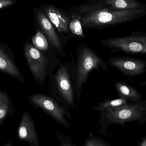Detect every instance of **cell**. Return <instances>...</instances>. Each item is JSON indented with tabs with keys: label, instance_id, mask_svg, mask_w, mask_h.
I'll use <instances>...</instances> for the list:
<instances>
[{
	"label": "cell",
	"instance_id": "obj_1",
	"mask_svg": "<svg viewBox=\"0 0 146 146\" xmlns=\"http://www.w3.org/2000/svg\"><path fill=\"white\" fill-rule=\"evenodd\" d=\"M71 76L75 95L80 100L83 86L86 83L90 72L93 70L108 72V65L90 47L84 44L79 45L76 57L73 55L70 62Z\"/></svg>",
	"mask_w": 146,
	"mask_h": 146
},
{
	"label": "cell",
	"instance_id": "obj_2",
	"mask_svg": "<svg viewBox=\"0 0 146 146\" xmlns=\"http://www.w3.org/2000/svg\"><path fill=\"white\" fill-rule=\"evenodd\" d=\"M24 55L34 80L41 86L54 73L60 60L55 51L44 52L35 48L28 40L23 45Z\"/></svg>",
	"mask_w": 146,
	"mask_h": 146
},
{
	"label": "cell",
	"instance_id": "obj_3",
	"mask_svg": "<svg viewBox=\"0 0 146 146\" xmlns=\"http://www.w3.org/2000/svg\"><path fill=\"white\" fill-rule=\"evenodd\" d=\"M146 15V8L132 10H114L105 7L80 15L83 28L97 29L132 21Z\"/></svg>",
	"mask_w": 146,
	"mask_h": 146
},
{
	"label": "cell",
	"instance_id": "obj_4",
	"mask_svg": "<svg viewBox=\"0 0 146 146\" xmlns=\"http://www.w3.org/2000/svg\"><path fill=\"white\" fill-rule=\"evenodd\" d=\"M48 78L50 97L67 109H73L75 104L70 62L61 63L55 73Z\"/></svg>",
	"mask_w": 146,
	"mask_h": 146
},
{
	"label": "cell",
	"instance_id": "obj_5",
	"mask_svg": "<svg viewBox=\"0 0 146 146\" xmlns=\"http://www.w3.org/2000/svg\"><path fill=\"white\" fill-rule=\"evenodd\" d=\"M146 108L141 104L124 105L118 108L109 109L100 112L98 131L102 134L106 135V129L112 123L122 124L133 121L140 118Z\"/></svg>",
	"mask_w": 146,
	"mask_h": 146
},
{
	"label": "cell",
	"instance_id": "obj_6",
	"mask_svg": "<svg viewBox=\"0 0 146 146\" xmlns=\"http://www.w3.org/2000/svg\"><path fill=\"white\" fill-rule=\"evenodd\" d=\"M28 100L34 108L41 109L50 116L56 122L66 128H68L70 123L66 118L72 120L71 112L50 96L41 93L28 96Z\"/></svg>",
	"mask_w": 146,
	"mask_h": 146
},
{
	"label": "cell",
	"instance_id": "obj_7",
	"mask_svg": "<svg viewBox=\"0 0 146 146\" xmlns=\"http://www.w3.org/2000/svg\"><path fill=\"white\" fill-rule=\"evenodd\" d=\"M103 46L127 54H146V35H135L102 39Z\"/></svg>",
	"mask_w": 146,
	"mask_h": 146
},
{
	"label": "cell",
	"instance_id": "obj_8",
	"mask_svg": "<svg viewBox=\"0 0 146 146\" xmlns=\"http://www.w3.org/2000/svg\"><path fill=\"white\" fill-rule=\"evenodd\" d=\"M34 13L36 29L45 36L51 48L58 55L66 57L64 42L57 33L56 28L40 7L34 8Z\"/></svg>",
	"mask_w": 146,
	"mask_h": 146
},
{
	"label": "cell",
	"instance_id": "obj_9",
	"mask_svg": "<svg viewBox=\"0 0 146 146\" xmlns=\"http://www.w3.org/2000/svg\"><path fill=\"white\" fill-rule=\"evenodd\" d=\"M106 63L129 77L141 75L146 69V61L133 57H110Z\"/></svg>",
	"mask_w": 146,
	"mask_h": 146
},
{
	"label": "cell",
	"instance_id": "obj_10",
	"mask_svg": "<svg viewBox=\"0 0 146 146\" xmlns=\"http://www.w3.org/2000/svg\"><path fill=\"white\" fill-rule=\"evenodd\" d=\"M0 72L18 80L21 83H25L23 75L17 67L11 48L0 41Z\"/></svg>",
	"mask_w": 146,
	"mask_h": 146
},
{
	"label": "cell",
	"instance_id": "obj_11",
	"mask_svg": "<svg viewBox=\"0 0 146 146\" xmlns=\"http://www.w3.org/2000/svg\"><path fill=\"white\" fill-rule=\"evenodd\" d=\"M18 138L30 146H40L35 122L28 111L22 115L17 129Z\"/></svg>",
	"mask_w": 146,
	"mask_h": 146
},
{
	"label": "cell",
	"instance_id": "obj_12",
	"mask_svg": "<svg viewBox=\"0 0 146 146\" xmlns=\"http://www.w3.org/2000/svg\"><path fill=\"white\" fill-rule=\"evenodd\" d=\"M40 7L59 32L69 35L68 13H65L54 5L42 4Z\"/></svg>",
	"mask_w": 146,
	"mask_h": 146
},
{
	"label": "cell",
	"instance_id": "obj_13",
	"mask_svg": "<svg viewBox=\"0 0 146 146\" xmlns=\"http://www.w3.org/2000/svg\"><path fill=\"white\" fill-rule=\"evenodd\" d=\"M106 7L114 10H132L145 8L146 4L134 0H104Z\"/></svg>",
	"mask_w": 146,
	"mask_h": 146
},
{
	"label": "cell",
	"instance_id": "obj_14",
	"mask_svg": "<svg viewBox=\"0 0 146 146\" xmlns=\"http://www.w3.org/2000/svg\"><path fill=\"white\" fill-rule=\"evenodd\" d=\"M14 112L13 102L8 93L0 89V127L7 118L13 116Z\"/></svg>",
	"mask_w": 146,
	"mask_h": 146
},
{
	"label": "cell",
	"instance_id": "obj_15",
	"mask_svg": "<svg viewBox=\"0 0 146 146\" xmlns=\"http://www.w3.org/2000/svg\"><path fill=\"white\" fill-rule=\"evenodd\" d=\"M115 88L120 97L127 100L135 101L141 97V95L135 88L125 83L115 81Z\"/></svg>",
	"mask_w": 146,
	"mask_h": 146
},
{
	"label": "cell",
	"instance_id": "obj_16",
	"mask_svg": "<svg viewBox=\"0 0 146 146\" xmlns=\"http://www.w3.org/2000/svg\"><path fill=\"white\" fill-rule=\"evenodd\" d=\"M69 21L68 31L69 35L72 34L76 38L83 39L85 37L83 27L80 20V15L71 11L68 12Z\"/></svg>",
	"mask_w": 146,
	"mask_h": 146
},
{
	"label": "cell",
	"instance_id": "obj_17",
	"mask_svg": "<svg viewBox=\"0 0 146 146\" xmlns=\"http://www.w3.org/2000/svg\"><path fill=\"white\" fill-rule=\"evenodd\" d=\"M104 0L92 1L80 6H71V11L80 15H83L89 13L95 12L105 7Z\"/></svg>",
	"mask_w": 146,
	"mask_h": 146
},
{
	"label": "cell",
	"instance_id": "obj_18",
	"mask_svg": "<svg viewBox=\"0 0 146 146\" xmlns=\"http://www.w3.org/2000/svg\"><path fill=\"white\" fill-rule=\"evenodd\" d=\"M31 42L33 46L40 51L44 52L55 51L51 48L45 36L38 29H36V34L32 37Z\"/></svg>",
	"mask_w": 146,
	"mask_h": 146
},
{
	"label": "cell",
	"instance_id": "obj_19",
	"mask_svg": "<svg viewBox=\"0 0 146 146\" xmlns=\"http://www.w3.org/2000/svg\"><path fill=\"white\" fill-rule=\"evenodd\" d=\"M128 100L125 98L120 97L117 99H107L98 103V105L92 108L94 110L102 112L107 109L118 108L127 105Z\"/></svg>",
	"mask_w": 146,
	"mask_h": 146
},
{
	"label": "cell",
	"instance_id": "obj_20",
	"mask_svg": "<svg viewBox=\"0 0 146 146\" xmlns=\"http://www.w3.org/2000/svg\"><path fill=\"white\" fill-rule=\"evenodd\" d=\"M83 146H110L107 142L91 133L86 139Z\"/></svg>",
	"mask_w": 146,
	"mask_h": 146
},
{
	"label": "cell",
	"instance_id": "obj_21",
	"mask_svg": "<svg viewBox=\"0 0 146 146\" xmlns=\"http://www.w3.org/2000/svg\"><path fill=\"white\" fill-rule=\"evenodd\" d=\"M56 135L58 138L60 146H76L72 141L69 136L65 134H62L58 131H56Z\"/></svg>",
	"mask_w": 146,
	"mask_h": 146
},
{
	"label": "cell",
	"instance_id": "obj_22",
	"mask_svg": "<svg viewBox=\"0 0 146 146\" xmlns=\"http://www.w3.org/2000/svg\"><path fill=\"white\" fill-rule=\"evenodd\" d=\"M17 2L16 1L13 0H0V9L9 7Z\"/></svg>",
	"mask_w": 146,
	"mask_h": 146
},
{
	"label": "cell",
	"instance_id": "obj_23",
	"mask_svg": "<svg viewBox=\"0 0 146 146\" xmlns=\"http://www.w3.org/2000/svg\"><path fill=\"white\" fill-rule=\"evenodd\" d=\"M3 146H14L13 143V141L11 140H9L8 141H7L5 145Z\"/></svg>",
	"mask_w": 146,
	"mask_h": 146
},
{
	"label": "cell",
	"instance_id": "obj_24",
	"mask_svg": "<svg viewBox=\"0 0 146 146\" xmlns=\"http://www.w3.org/2000/svg\"><path fill=\"white\" fill-rule=\"evenodd\" d=\"M140 146H146V137L145 138V139L142 141V143L141 144Z\"/></svg>",
	"mask_w": 146,
	"mask_h": 146
}]
</instances>
